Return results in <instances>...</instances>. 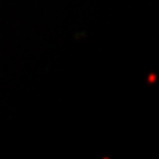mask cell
Instances as JSON below:
<instances>
[]
</instances>
